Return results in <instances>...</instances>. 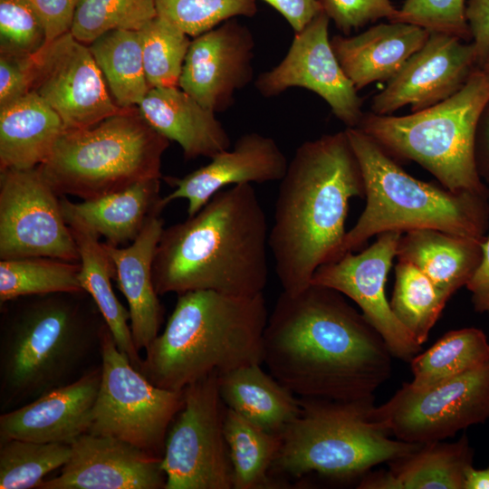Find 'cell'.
Wrapping results in <instances>:
<instances>
[{"mask_svg": "<svg viewBox=\"0 0 489 489\" xmlns=\"http://www.w3.org/2000/svg\"><path fill=\"white\" fill-rule=\"evenodd\" d=\"M379 332L340 292L311 283L282 292L264 333L263 364L297 398H374L392 371Z\"/></svg>", "mask_w": 489, "mask_h": 489, "instance_id": "cell-1", "label": "cell"}, {"mask_svg": "<svg viewBox=\"0 0 489 489\" xmlns=\"http://www.w3.org/2000/svg\"><path fill=\"white\" fill-rule=\"evenodd\" d=\"M353 197H365V183L345 130L296 149L280 180L269 230V249L283 292H302L318 267L344 255L345 223Z\"/></svg>", "mask_w": 489, "mask_h": 489, "instance_id": "cell-2", "label": "cell"}, {"mask_svg": "<svg viewBox=\"0 0 489 489\" xmlns=\"http://www.w3.org/2000/svg\"><path fill=\"white\" fill-rule=\"evenodd\" d=\"M269 230L251 184L217 192L197 214L163 229L152 265L158 294L264 293Z\"/></svg>", "mask_w": 489, "mask_h": 489, "instance_id": "cell-3", "label": "cell"}, {"mask_svg": "<svg viewBox=\"0 0 489 489\" xmlns=\"http://www.w3.org/2000/svg\"><path fill=\"white\" fill-rule=\"evenodd\" d=\"M0 309L1 413L97 365L91 361L107 325L86 291L23 296Z\"/></svg>", "mask_w": 489, "mask_h": 489, "instance_id": "cell-4", "label": "cell"}, {"mask_svg": "<svg viewBox=\"0 0 489 489\" xmlns=\"http://www.w3.org/2000/svg\"><path fill=\"white\" fill-rule=\"evenodd\" d=\"M268 317L264 293L178 294L164 331L145 349L139 370L154 385L180 391L212 373L263 364Z\"/></svg>", "mask_w": 489, "mask_h": 489, "instance_id": "cell-5", "label": "cell"}, {"mask_svg": "<svg viewBox=\"0 0 489 489\" xmlns=\"http://www.w3.org/2000/svg\"><path fill=\"white\" fill-rule=\"evenodd\" d=\"M344 130L362 171L366 197L363 212L347 231L344 254L388 231L429 228L484 241L489 229V197L453 192L418 180L362 130Z\"/></svg>", "mask_w": 489, "mask_h": 489, "instance_id": "cell-6", "label": "cell"}, {"mask_svg": "<svg viewBox=\"0 0 489 489\" xmlns=\"http://www.w3.org/2000/svg\"><path fill=\"white\" fill-rule=\"evenodd\" d=\"M299 399V413L280 433V447L270 471L280 485V476L298 479L318 474L338 480L360 476L422 446L390 438L374 417V398Z\"/></svg>", "mask_w": 489, "mask_h": 489, "instance_id": "cell-7", "label": "cell"}, {"mask_svg": "<svg viewBox=\"0 0 489 489\" xmlns=\"http://www.w3.org/2000/svg\"><path fill=\"white\" fill-rule=\"evenodd\" d=\"M489 100V69L478 67L453 96L405 116L364 113L355 128L395 159L415 161L453 192L489 197L475 165L477 123Z\"/></svg>", "mask_w": 489, "mask_h": 489, "instance_id": "cell-8", "label": "cell"}, {"mask_svg": "<svg viewBox=\"0 0 489 489\" xmlns=\"http://www.w3.org/2000/svg\"><path fill=\"white\" fill-rule=\"evenodd\" d=\"M168 145L134 107L88 128L65 129L38 167L58 196L92 200L161 178Z\"/></svg>", "mask_w": 489, "mask_h": 489, "instance_id": "cell-9", "label": "cell"}, {"mask_svg": "<svg viewBox=\"0 0 489 489\" xmlns=\"http://www.w3.org/2000/svg\"><path fill=\"white\" fill-rule=\"evenodd\" d=\"M101 379L87 433L120 438L162 457L183 390L151 383L120 351L108 328L101 341Z\"/></svg>", "mask_w": 489, "mask_h": 489, "instance_id": "cell-10", "label": "cell"}, {"mask_svg": "<svg viewBox=\"0 0 489 489\" xmlns=\"http://www.w3.org/2000/svg\"><path fill=\"white\" fill-rule=\"evenodd\" d=\"M225 411L218 373L183 389V405L168 428L162 455L164 489H233Z\"/></svg>", "mask_w": 489, "mask_h": 489, "instance_id": "cell-11", "label": "cell"}, {"mask_svg": "<svg viewBox=\"0 0 489 489\" xmlns=\"http://www.w3.org/2000/svg\"><path fill=\"white\" fill-rule=\"evenodd\" d=\"M375 418L390 436L409 443L442 441L489 418V361L436 383L417 388L403 384Z\"/></svg>", "mask_w": 489, "mask_h": 489, "instance_id": "cell-12", "label": "cell"}, {"mask_svg": "<svg viewBox=\"0 0 489 489\" xmlns=\"http://www.w3.org/2000/svg\"><path fill=\"white\" fill-rule=\"evenodd\" d=\"M58 195L39 167L0 170V259L80 262Z\"/></svg>", "mask_w": 489, "mask_h": 489, "instance_id": "cell-13", "label": "cell"}, {"mask_svg": "<svg viewBox=\"0 0 489 489\" xmlns=\"http://www.w3.org/2000/svg\"><path fill=\"white\" fill-rule=\"evenodd\" d=\"M33 58L32 91L55 110L65 129L88 128L127 110L115 103L89 46L71 32L46 42Z\"/></svg>", "mask_w": 489, "mask_h": 489, "instance_id": "cell-14", "label": "cell"}, {"mask_svg": "<svg viewBox=\"0 0 489 489\" xmlns=\"http://www.w3.org/2000/svg\"><path fill=\"white\" fill-rule=\"evenodd\" d=\"M329 23L330 18L321 12L295 33L283 59L262 72L254 86L265 98L277 96L292 87L307 89L324 100L346 128H355L364 114L363 101L334 53Z\"/></svg>", "mask_w": 489, "mask_h": 489, "instance_id": "cell-15", "label": "cell"}, {"mask_svg": "<svg viewBox=\"0 0 489 489\" xmlns=\"http://www.w3.org/2000/svg\"><path fill=\"white\" fill-rule=\"evenodd\" d=\"M403 233L388 231L360 254L348 252L317 268L311 283L334 289L352 300L379 332L393 357L408 361L418 354V344L394 315L385 284L398 240Z\"/></svg>", "mask_w": 489, "mask_h": 489, "instance_id": "cell-16", "label": "cell"}, {"mask_svg": "<svg viewBox=\"0 0 489 489\" xmlns=\"http://www.w3.org/2000/svg\"><path fill=\"white\" fill-rule=\"evenodd\" d=\"M479 67L473 42L430 33L423 46L371 102V112L391 115L405 106L416 112L434 106L461 90Z\"/></svg>", "mask_w": 489, "mask_h": 489, "instance_id": "cell-17", "label": "cell"}, {"mask_svg": "<svg viewBox=\"0 0 489 489\" xmlns=\"http://www.w3.org/2000/svg\"><path fill=\"white\" fill-rule=\"evenodd\" d=\"M254 48L251 32L235 22L199 34L190 43L178 87L205 108L224 112L253 79Z\"/></svg>", "mask_w": 489, "mask_h": 489, "instance_id": "cell-18", "label": "cell"}, {"mask_svg": "<svg viewBox=\"0 0 489 489\" xmlns=\"http://www.w3.org/2000/svg\"><path fill=\"white\" fill-rule=\"evenodd\" d=\"M61 472L38 489H164L162 457L117 437L84 433Z\"/></svg>", "mask_w": 489, "mask_h": 489, "instance_id": "cell-19", "label": "cell"}, {"mask_svg": "<svg viewBox=\"0 0 489 489\" xmlns=\"http://www.w3.org/2000/svg\"><path fill=\"white\" fill-rule=\"evenodd\" d=\"M210 159L183 177H164L174 189L161 197V205L165 207L185 198L188 201L187 216H191L225 187L280 181L289 163L273 139L257 132L241 135L232 149Z\"/></svg>", "mask_w": 489, "mask_h": 489, "instance_id": "cell-20", "label": "cell"}, {"mask_svg": "<svg viewBox=\"0 0 489 489\" xmlns=\"http://www.w3.org/2000/svg\"><path fill=\"white\" fill-rule=\"evenodd\" d=\"M101 363L74 381L0 415V442L22 439L71 445L87 433L92 419Z\"/></svg>", "mask_w": 489, "mask_h": 489, "instance_id": "cell-21", "label": "cell"}, {"mask_svg": "<svg viewBox=\"0 0 489 489\" xmlns=\"http://www.w3.org/2000/svg\"><path fill=\"white\" fill-rule=\"evenodd\" d=\"M163 209L158 206L151 212L140 234L126 247L103 243L119 288L128 302L132 339L139 351L156 338L162 322L163 310L153 282L152 265L164 229L160 216Z\"/></svg>", "mask_w": 489, "mask_h": 489, "instance_id": "cell-22", "label": "cell"}, {"mask_svg": "<svg viewBox=\"0 0 489 489\" xmlns=\"http://www.w3.org/2000/svg\"><path fill=\"white\" fill-rule=\"evenodd\" d=\"M429 34L415 24L389 22L353 36L334 35L331 44L343 72L359 91L394 77Z\"/></svg>", "mask_w": 489, "mask_h": 489, "instance_id": "cell-23", "label": "cell"}, {"mask_svg": "<svg viewBox=\"0 0 489 489\" xmlns=\"http://www.w3.org/2000/svg\"><path fill=\"white\" fill-rule=\"evenodd\" d=\"M138 109L155 130L180 145L186 159L212 158L230 149V137L216 113L179 87L151 88Z\"/></svg>", "mask_w": 489, "mask_h": 489, "instance_id": "cell-24", "label": "cell"}, {"mask_svg": "<svg viewBox=\"0 0 489 489\" xmlns=\"http://www.w3.org/2000/svg\"><path fill=\"white\" fill-rule=\"evenodd\" d=\"M60 202L65 222L78 246L81 285L92 297L118 349L139 369L142 358L133 342L129 323L130 314L116 297L111 285V279L115 278L113 264L103 243L100 242V235L69 207L64 196Z\"/></svg>", "mask_w": 489, "mask_h": 489, "instance_id": "cell-25", "label": "cell"}, {"mask_svg": "<svg viewBox=\"0 0 489 489\" xmlns=\"http://www.w3.org/2000/svg\"><path fill=\"white\" fill-rule=\"evenodd\" d=\"M64 130L60 116L34 91L0 107V170L43 164Z\"/></svg>", "mask_w": 489, "mask_h": 489, "instance_id": "cell-26", "label": "cell"}, {"mask_svg": "<svg viewBox=\"0 0 489 489\" xmlns=\"http://www.w3.org/2000/svg\"><path fill=\"white\" fill-rule=\"evenodd\" d=\"M483 242L436 229H415L401 235L397 257L416 266L450 298L473 276Z\"/></svg>", "mask_w": 489, "mask_h": 489, "instance_id": "cell-27", "label": "cell"}, {"mask_svg": "<svg viewBox=\"0 0 489 489\" xmlns=\"http://www.w3.org/2000/svg\"><path fill=\"white\" fill-rule=\"evenodd\" d=\"M225 405L256 426L280 434L298 415L300 399L262 364H250L218 375Z\"/></svg>", "mask_w": 489, "mask_h": 489, "instance_id": "cell-28", "label": "cell"}, {"mask_svg": "<svg viewBox=\"0 0 489 489\" xmlns=\"http://www.w3.org/2000/svg\"><path fill=\"white\" fill-rule=\"evenodd\" d=\"M160 178L139 181L123 190L79 203L69 207L84 220L107 244L120 246L132 243L140 234L148 217L162 206Z\"/></svg>", "mask_w": 489, "mask_h": 489, "instance_id": "cell-29", "label": "cell"}, {"mask_svg": "<svg viewBox=\"0 0 489 489\" xmlns=\"http://www.w3.org/2000/svg\"><path fill=\"white\" fill-rule=\"evenodd\" d=\"M473 455L466 436L453 443H424L409 455L389 462V472L396 489H464Z\"/></svg>", "mask_w": 489, "mask_h": 489, "instance_id": "cell-30", "label": "cell"}, {"mask_svg": "<svg viewBox=\"0 0 489 489\" xmlns=\"http://www.w3.org/2000/svg\"><path fill=\"white\" fill-rule=\"evenodd\" d=\"M88 46L115 103L123 109L138 107L150 90L139 31H109Z\"/></svg>", "mask_w": 489, "mask_h": 489, "instance_id": "cell-31", "label": "cell"}, {"mask_svg": "<svg viewBox=\"0 0 489 489\" xmlns=\"http://www.w3.org/2000/svg\"><path fill=\"white\" fill-rule=\"evenodd\" d=\"M224 430L233 470V489H273L281 485L270 471L280 434L269 432L228 408Z\"/></svg>", "mask_w": 489, "mask_h": 489, "instance_id": "cell-32", "label": "cell"}, {"mask_svg": "<svg viewBox=\"0 0 489 489\" xmlns=\"http://www.w3.org/2000/svg\"><path fill=\"white\" fill-rule=\"evenodd\" d=\"M487 361L489 343L482 330L451 331L410 360L413 380L409 385L427 388L473 370Z\"/></svg>", "mask_w": 489, "mask_h": 489, "instance_id": "cell-33", "label": "cell"}, {"mask_svg": "<svg viewBox=\"0 0 489 489\" xmlns=\"http://www.w3.org/2000/svg\"><path fill=\"white\" fill-rule=\"evenodd\" d=\"M80 262L51 257L0 260V304L29 295L83 291Z\"/></svg>", "mask_w": 489, "mask_h": 489, "instance_id": "cell-34", "label": "cell"}, {"mask_svg": "<svg viewBox=\"0 0 489 489\" xmlns=\"http://www.w3.org/2000/svg\"><path fill=\"white\" fill-rule=\"evenodd\" d=\"M449 298L412 264L398 260L391 310L413 339L422 345Z\"/></svg>", "mask_w": 489, "mask_h": 489, "instance_id": "cell-35", "label": "cell"}, {"mask_svg": "<svg viewBox=\"0 0 489 489\" xmlns=\"http://www.w3.org/2000/svg\"><path fill=\"white\" fill-rule=\"evenodd\" d=\"M71 454L67 444L22 439L0 442V488L38 489L48 474L67 463Z\"/></svg>", "mask_w": 489, "mask_h": 489, "instance_id": "cell-36", "label": "cell"}, {"mask_svg": "<svg viewBox=\"0 0 489 489\" xmlns=\"http://www.w3.org/2000/svg\"><path fill=\"white\" fill-rule=\"evenodd\" d=\"M139 34L145 74L150 89L178 87L191 43L188 35L158 15L139 30Z\"/></svg>", "mask_w": 489, "mask_h": 489, "instance_id": "cell-37", "label": "cell"}, {"mask_svg": "<svg viewBox=\"0 0 489 489\" xmlns=\"http://www.w3.org/2000/svg\"><path fill=\"white\" fill-rule=\"evenodd\" d=\"M157 15L155 0H79L70 32L89 45L109 31H139Z\"/></svg>", "mask_w": 489, "mask_h": 489, "instance_id": "cell-38", "label": "cell"}, {"mask_svg": "<svg viewBox=\"0 0 489 489\" xmlns=\"http://www.w3.org/2000/svg\"><path fill=\"white\" fill-rule=\"evenodd\" d=\"M158 16L197 37L235 16H252L254 0H155Z\"/></svg>", "mask_w": 489, "mask_h": 489, "instance_id": "cell-39", "label": "cell"}, {"mask_svg": "<svg viewBox=\"0 0 489 489\" xmlns=\"http://www.w3.org/2000/svg\"><path fill=\"white\" fill-rule=\"evenodd\" d=\"M45 42L43 24L31 0H0V53L33 55Z\"/></svg>", "mask_w": 489, "mask_h": 489, "instance_id": "cell-40", "label": "cell"}, {"mask_svg": "<svg viewBox=\"0 0 489 489\" xmlns=\"http://www.w3.org/2000/svg\"><path fill=\"white\" fill-rule=\"evenodd\" d=\"M465 0H405L389 22L420 26L468 42L472 40L466 20Z\"/></svg>", "mask_w": 489, "mask_h": 489, "instance_id": "cell-41", "label": "cell"}, {"mask_svg": "<svg viewBox=\"0 0 489 489\" xmlns=\"http://www.w3.org/2000/svg\"><path fill=\"white\" fill-rule=\"evenodd\" d=\"M323 12L344 34L380 18L390 21L398 9L390 0H320Z\"/></svg>", "mask_w": 489, "mask_h": 489, "instance_id": "cell-42", "label": "cell"}, {"mask_svg": "<svg viewBox=\"0 0 489 489\" xmlns=\"http://www.w3.org/2000/svg\"><path fill=\"white\" fill-rule=\"evenodd\" d=\"M33 55L0 53V107L32 91Z\"/></svg>", "mask_w": 489, "mask_h": 489, "instance_id": "cell-43", "label": "cell"}, {"mask_svg": "<svg viewBox=\"0 0 489 489\" xmlns=\"http://www.w3.org/2000/svg\"><path fill=\"white\" fill-rule=\"evenodd\" d=\"M31 2L43 24L46 42H51L71 31L79 0H31Z\"/></svg>", "mask_w": 489, "mask_h": 489, "instance_id": "cell-44", "label": "cell"}, {"mask_svg": "<svg viewBox=\"0 0 489 489\" xmlns=\"http://www.w3.org/2000/svg\"><path fill=\"white\" fill-rule=\"evenodd\" d=\"M465 14L478 65L484 67L489 57V0H469Z\"/></svg>", "mask_w": 489, "mask_h": 489, "instance_id": "cell-45", "label": "cell"}, {"mask_svg": "<svg viewBox=\"0 0 489 489\" xmlns=\"http://www.w3.org/2000/svg\"><path fill=\"white\" fill-rule=\"evenodd\" d=\"M278 11L294 33L302 31L323 12L320 0H263Z\"/></svg>", "mask_w": 489, "mask_h": 489, "instance_id": "cell-46", "label": "cell"}, {"mask_svg": "<svg viewBox=\"0 0 489 489\" xmlns=\"http://www.w3.org/2000/svg\"><path fill=\"white\" fill-rule=\"evenodd\" d=\"M471 300L476 312L489 315V235L482 243V258L467 283Z\"/></svg>", "mask_w": 489, "mask_h": 489, "instance_id": "cell-47", "label": "cell"}, {"mask_svg": "<svg viewBox=\"0 0 489 489\" xmlns=\"http://www.w3.org/2000/svg\"><path fill=\"white\" fill-rule=\"evenodd\" d=\"M475 158L480 177L489 182V100L482 110L476 127Z\"/></svg>", "mask_w": 489, "mask_h": 489, "instance_id": "cell-48", "label": "cell"}, {"mask_svg": "<svg viewBox=\"0 0 489 489\" xmlns=\"http://www.w3.org/2000/svg\"><path fill=\"white\" fill-rule=\"evenodd\" d=\"M464 489H489V467L475 469L470 466L465 473Z\"/></svg>", "mask_w": 489, "mask_h": 489, "instance_id": "cell-49", "label": "cell"}, {"mask_svg": "<svg viewBox=\"0 0 489 489\" xmlns=\"http://www.w3.org/2000/svg\"><path fill=\"white\" fill-rule=\"evenodd\" d=\"M484 67H486V68L489 69V57L487 59L486 62L484 63Z\"/></svg>", "mask_w": 489, "mask_h": 489, "instance_id": "cell-50", "label": "cell"}]
</instances>
